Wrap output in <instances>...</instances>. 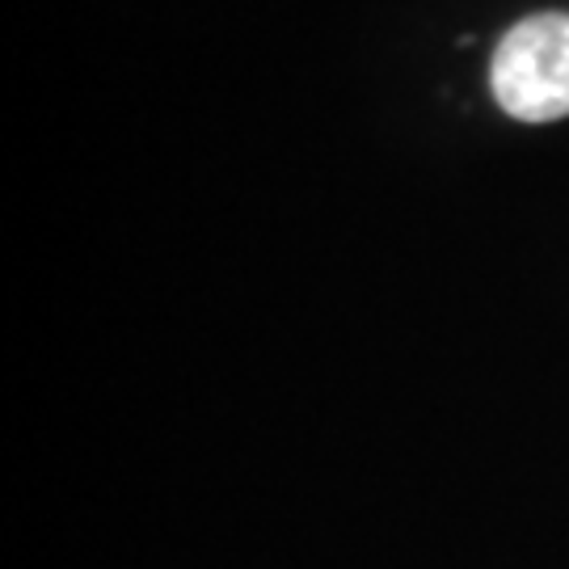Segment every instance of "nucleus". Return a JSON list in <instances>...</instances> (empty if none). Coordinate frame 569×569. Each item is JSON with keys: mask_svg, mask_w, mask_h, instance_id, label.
<instances>
[{"mask_svg": "<svg viewBox=\"0 0 569 569\" xmlns=\"http://www.w3.org/2000/svg\"><path fill=\"white\" fill-rule=\"evenodd\" d=\"M493 102L519 122L569 119V13L515 21L489 60Z\"/></svg>", "mask_w": 569, "mask_h": 569, "instance_id": "1", "label": "nucleus"}]
</instances>
